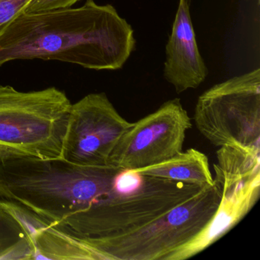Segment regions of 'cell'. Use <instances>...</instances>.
<instances>
[{
	"mask_svg": "<svg viewBox=\"0 0 260 260\" xmlns=\"http://www.w3.org/2000/svg\"><path fill=\"white\" fill-rule=\"evenodd\" d=\"M135 47L132 25L113 6L86 0L77 8L19 15L0 32V67L14 60L41 59L116 71Z\"/></svg>",
	"mask_w": 260,
	"mask_h": 260,
	"instance_id": "obj_1",
	"label": "cell"
},
{
	"mask_svg": "<svg viewBox=\"0 0 260 260\" xmlns=\"http://www.w3.org/2000/svg\"><path fill=\"white\" fill-rule=\"evenodd\" d=\"M71 106L54 86L22 92L0 85V159L61 158Z\"/></svg>",
	"mask_w": 260,
	"mask_h": 260,
	"instance_id": "obj_2",
	"label": "cell"
},
{
	"mask_svg": "<svg viewBox=\"0 0 260 260\" xmlns=\"http://www.w3.org/2000/svg\"><path fill=\"white\" fill-rule=\"evenodd\" d=\"M205 186L120 170L109 194L86 219L80 237L134 232L196 196Z\"/></svg>",
	"mask_w": 260,
	"mask_h": 260,
	"instance_id": "obj_3",
	"label": "cell"
},
{
	"mask_svg": "<svg viewBox=\"0 0 260 260\" xmlns=\"http://www.w3.org/2000/svg\"><path fill=\"white\" fill-rule=\"evenodd\" d=\"M220 198V185L214 180V185L134 232L82 238L96 260H168L208 226Z\"/></svg>",
	"mask_w": 260,
	"mask_h": 260,
	"instance_id": "obj_4",
	"label": "cell"
},
{
	"mask_svg": "<svg viewBox=\"0 0 260 260\" xmlns=\"http://www.w3.org/2000/svg\"><path fill=\"white\" fill-rule=\"evenodd\" d=\"M194 121L215 147L260 150V69L214 85L198 99Z\"/></svg>",
	"mask_w": 260,
	"mask_h": 260,
	"instance_id": "obj_5",
	"label": "cell"
},
{
	"mask_svg": "<svg viewBox=\"0 0 260 260\" xmlns=\"http://www.w3.org/2000/svg\"><path fill=\"white\" fill-rule=\"evenodd\" d=\"M216 156L213 178L221 189L218 208L208 226L168 260L187 259L205 250L234 228L258 201L260 150L223 146Z\"/></svg>",
	"mask_w": 260,
	"mask_h": 260,
	"instance_id": "obj_6",
	"label": "cell"
},
{
	"mask_svg": "<svg viewBox=\"0 0 260 260\" xmlns=\"http://www.w3.org/2000/svg\"><path fill=\"white\" fill-rule=\"evenodd\" d=\"M191 127V118L180 100H169L132 123L112 150L109 165L137 170L160 164L182 151Z\"/></svg>",
	"mask_w": 260,
	"mask_h": 260,
	"instance_id": "obj_7",
	"label": "cell"
},
{
	"mask_svg": "<svg viewBox=\"0 0 260 260\" xmlns=\"http://www.w3.org/2000/svg\"><path fill=\"white\" fill-rule=\"evenodd\" d=\"M132 124L106 93L88 94L71 106L61 159L85 167L109 166L112 150Z\"/></svg>",
	"mask_w": 260,
	"mask_h": 260,
	"instance_id": "obj_8",
	"label": "cell"
},
{
	"mask_svg": "<svg viewBox=\"0 0 260 260\" xmlns=\"http://www.w3.org/2000/svg\"><path fill=\"white\" fill-rule=\"evenodd\" d=\"M208 74V68L198 48L189 4L186 0H179L166 47L164 78L179 94L199 87Z\"/></svg>",
	"mask_w": 260,
	"mask_h": 260,
	"instance_id": "obj_9",
	"label": "cell"
},
{
	"mask_svg": "<svg viewBox=\"0 0 260 260\" xmlns=\"http://www.w3.org/2000/svg\"><path fill=\"white\" fill-rule=\"evenodd\" d=\"M0 208L22 226L33 249V259L96 260L82 237L73 235L13 201L0 199Z\"/></svg>",
	"mask_w": 260,
	"mask_h": 260,
	"instance_id": "obj_10",
	"label": "cell"
},
{
	"mask_svg": "<svg viewBox=\"0 0 260 260\" xmlns=\"http://www.w3.org/2000/svg\"><path fill=\"white\" fill-rule=\"evenodd\" d=\"M135 171L145 176L199 186L214 185L208 156L194 148L180 152L160 164Z\"/></svg>",
	"mask_w": 260,
	"mask_h": 260,
	"instance_id": "obj_11",
	"label": "cell"
},
{
	"mask_svg": "<svg viewBox=\"0 0 260 260\" xmlns=\"http://www.w3.org/2000/svg\"><path fill=\"white\" fill-rule=\"evenodd\" d=\"M33 259V249L19 222L0 208V260Z\"/></svg>",
	"mask_w": 260,
	"mask_h": 260,
	"instance_id": "obj_12",
	"label": "cell"
},
{
	"mask_svg": "<svg viewBox=\"0 0 260 260\" xmlns=\"http://www.w3.org/2000/svg\"><path fill=\"white\" fill-rule=\"evenodd\" d=\"M31 0H0V32L25 11Z\"/></svg>",
	"mask_w": 260,
	"mask_h": 260,
	"instance_id": "obj_13",
	"label": "cell"
},
{
	"mask_svg": "<svg viewBox=\"0 0 260 260\" xmlns=\"http://www.w3.org/2000/svg\"><path fill=\"white\" fill-rule=\"evenodd\" d=\"M80 0H31L25 12L39 13L57 9L70 8Z\"/></svg>",
	"mask_w": 260,
	"mask_h": 260,
	"instance_id": "obj_14",
	"label": "cell"
},
{
	"mask_svg": "<svg viewBox=\"0 0 260 260\" xmlns=\"http://www.w3.org/2000/svg\"><path fill=\"white\" fill-rule=\"evenodd\" d=\"M187 2H188V4L190 5V3H191V0H186Z\"/></svg>",
	"mask_w": 260,
	"mask_h": 260,
	"instance_id": "obj_15",
	"label": "cell"
}]
</instances>
